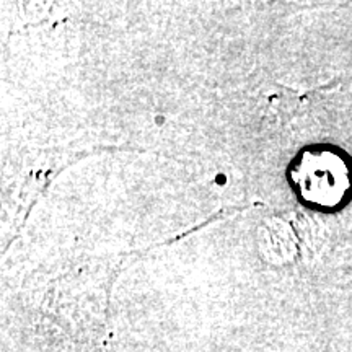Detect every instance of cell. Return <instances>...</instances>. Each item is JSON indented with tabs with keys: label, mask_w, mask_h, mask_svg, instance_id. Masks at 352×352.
Listing matches in <instances>:
<instances>
[{
	"label": "cell",
	"mask_w": 352,
	"mask_h": 352,
	"mask_svg": "<svg viewBox=\"0 0 352 352\" xmlns=\"http://www.w3.org/2000/svg\"><path fill=\"white\" fill-rule=\"evenodd\" d=\"M292 182L308 204L334 208L349 192L351 168L341 153L324 148L305 151L294 166Z\"/></svg>",
	"instance_id": "obj_1"
}]
</instances>
